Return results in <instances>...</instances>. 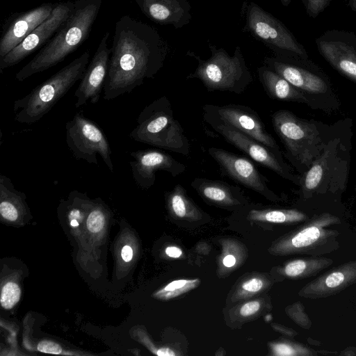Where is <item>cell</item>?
Segmentation results:
<instances>
[{
    "mask_svg": "<svg viewBox=\"0 0 356 356\" xmlns=\"http://www.w3.org/2000/svg\"><path fill=\"white\" fill-rule=\"evenodd\" d=\"M204 120L227 142L245 153L252 160L281 177L297 185L300 184V177L294 175L283 158L272 149L225 123L209 118H204Z\"/></svg>",
    "mask_w": 356,
    "mask_h": 356,
    "instance_id": "cell-12",
    "label": "cell"
},
{
    "mask_svg": "<svg viewBox=\"0 0 356 356\" xmlns=\"http://www.w3.org/2000/svg\"><path fill=\"white\" fill-rule=\"evenodd\" d=\"M202 111L203 119H213L225 123L266 145L283 158L275 140L267 131L258 113L250 107L235 104L223 106L205 104Z\"/></svg>",
    "mask_w": 356,
    "mask_h": 356,
    "instance_id": "cell-11",
    "label": "cell"
},
{
    "mask_svg": "<svg viewBox=\"0 0 356 356\" xmlns=\"http://www.w3.org/2000/svg\"><path fill=\"white\" fill-rule=\"evenodd\" d=\"M332 263V259L318 256L298 259L288 262L283 273L290 278L303 279L317 275Z\"/></svg>",
    "mask_w": 356,
    "mask_h": 356,
    "instance_id": "cell-24",
    "label": "cell"
},
{
    "mask_svg": "<svg viewBox=\"0 0 356 356\" xmlns=\"http://www.w3.org/2000/svg\"><path fill=\"white\" fill-rule=\"evenodd\" d=\"M156 354L159 356H172L175 355V353L170 349L167 348H160L157 350Z\"/></svg>",
    "mask_w": 356,
    "mask_h": 356,
    "instance_id": "cell-39",
    "label": "cell"
},
{
    "mask_svg": "<svg viewBox=\"0 0 356 356\" xmlns=\"http://www.w3.org/2000/svg\"><path fill=\"white\" fill-rule=\"evenodd\" d=\"M104 99L111 100L130 93L163 67L170 49L154 26L129 15L115 25Z\"/></svg>",
    "mask_w": 356,
    "mask_h": 356,
    "instance_id": "cell-1",
    "label": "cell"
},
{
    "mask_svg": "<svg viewBox=\"0 0 356 356\" xmlns=\"http://www.w3.org/2000/svg\"><path fill=\"white\" fill-rule=\"evenodd\" d=\"M72 1L57 3L49 17L29 33L8 54L0 58V71L13 67L46 44L60 29L70 15Z\"/></svg>",
    "mask_w": 356,
    "mask_h": 356,
    "instance_id": "cell-13",
    "label": "cell"
},
{
    "mask_svg": "<svg viewBox=\"0 0 356 356\" xmlns=\"http://www.w3.org/2000/svg\"><path fill=\"white\" fill-rule=\"evenodd\" d=\"M37 348L40 352L49 354H60L62 351L61 347L58 343L49 341L40 342Z\"/></svg>",
    "mask_w": 356,
    "mask_h": 356,
    "instance_id": "cell-32",
    "label": "cell"
},
{
    "mask_svg": "<svg viewBox=\"0 0 356 356\" xmlns=\"http://www.w3.org/2000/svg\"><path fill=\"white\" fill-rule=\"evenodd\" d=\"M263 287V282L257 277L251 278L242 284V289L249 293H256Z\"/></svg>",
    "mask_w": 356,
    "mask_h": 356,
    "instance_id": "cell-33",
    "label": "cell"
},
{
    "mask_svg": "<svg viewBox=\"0 0 356 356\" xmlns=\"http://www.w3.org/2000/svg\"><path fill=\"white\" fill-rule=\"evenodd\" d=\"M211 56L204 60L195 52L188 51L186 55L197 63V67L186 79H197L208 92L222 91L242 94L252 82L241 47H236L232 55L223 48H218L208 42Z\"/></svg>",
    "mask_w": 356,
    "mask_h": 356,
    "instance_id": "cell-4",
    "label": "cell"
},
{
    "mask_svg": "<svg viewBox=\"0 0 356 356\" xmlns=\"http://www.w3.org/2000/svg\"><path fill=\"white\" fill-rule=\"evenodd\" d=\"M165 253L168 256L170 257L178 258L181 255L182 251L177 247L169 246L166 248Z\"/></svg>",
    "mask_w": 356,
    "mask_h": 356,
    "instance_id": "cell-35",
    "label": "cell"
},
{
    "mask_svg": "<svg viewBox=\"0 0 356 356\" xmlns=\"http://www.w3.org/2000/svg\"><path fill=\"white\" fill-rule=\"evenodd\" d=\"M273 127L288 153L289 159L303 172L321 154L328 141L316 122L280 109L271 115Z\"/></svg>",
    "mask_w": 356,
    "mask_h": 356,
    "instance_id": "cell-7",
    "label": "cell"
},
{
    "mask_svg": "<svg viewBox=\"0 0 356 356\" xmlns=\"http://www.w3.org/2000/svg\"><path fill=\"white\" fill-rule=\"evenodd\" d=\"M129 136L134 140L184 156L191 144L180 122L174 117L170 100L162 96L147 105L136 120Z\"/></svg>",
    "mask_w": 356,
    "mask_h": 356,
    "instance_id": "cell-5",
    "label": "cell"
},
{
    "mask_svg": "<svg viewBox=\"0 0 356 356\" xmlns=\"http://www.w3.org/2000/svg\"><path fill=\"white\" fill-rule=\"evenodd\" d=\"M257 73L268 96L274 99L309 104L308 96L268 66L257 68Z\"/></svg>",
    "mask_w": 356,
    "mask_h": 356,
    "instance_id": "cell-22",
    "label": "cell"
},
{
    "mask_svg": "<svg viewBox=\"0 0 356 356\" xmlns=\"http://www.w3.org/2000/svg\"><path fill=\"white\" fill-rule=\"evenodd\" d=\"M208 154L218 163L222 172L234 181L271 200L279 198L269 188L267 178L248 159L213 147L208 149Z\"/></svg>",
    "mask_w": 356,
    "mask_h": 356,
    "instance_id": "cell-15",
    "label": "cell"
},
{
    "mask_svg": "<svg viewBox=\"0 0 356 356\" xmlns=\"http://www.w3.org/2000/svg\"><path fill=\"white\" fill-rule=\"evenodd\" d=\"M339 223L337 216L327 212L309 218L299 229L280 242L277 251L313 257L333 251L339 246L337 241L339 232L327 227Z\"/></svg>",
    "mask_w": 356,
    "mask_h": 356,
    "instance_id": "cell-8",
    "label": "cell"
},
{
    "mask_svg": "<svg viewBox=\"0 0 356 356\" xmlns=\"http://www.w3.org/2000/svg\"><path fill=\"white\" fill-rule=\"evenodd\" d=\"M251 219L273 223H294L307 220L309 217L297 209H257L249 211Z\"/></svg>",
    "mask_w": 356,
    "mask_h": 356,
    "instance_id": "cell-25",
    "label": "cell"
},
{
    "mask_svg": "<svg viewBox=\"0 0 356 356\" xmlns=\"http://www.w3.org/2000/svg\"><path fill=\"white\" fill-rule=\"evenodd\" d=\"M306 62L293 63L266 57L263 63L307 95L326 93L329 89L327 83L322 76L303 67L302 65Z\"/></svg>",
    "mask_w": 356,
    "mask_h": 356,
    "instance_id": "cell-21",
    "label": "cell"
},
{
    "mask_svg": "<svg viewBox=\"0 0 356 356\" xmlns=\"http://www.w3.org/2000/svg\"><path fill=\"white\" fill-rule=\"evenodd\" d=\"M319 53L333 68L356 82V35L330 30L316 39Z\"/></svg>",
    "mask_w": 356,
    "mask_h": 356,
    "instance_id": "cell-14",
    "label": "cell"
},
{
    "mask_svg": "<svg viewBox=\"0 0 356 356\" xmlns=\"http://www.w3.org/2000/svg\"><path fill=\"white\" fill-rule=\"evenodd\" d=\"M272 350L275 355L280 356H312L316 355L314 350L300 343H276L272 345Z\"/></svg>",
    "mask_w": 356,
    "mask_h": 356,
    "instance_id": "cell-27",
    "label": "cell"
},
{
    "mask_svg": "<svg viewBox=\"0 0 356 356\" xmlns=\"http://www.w3.org/2000/svg\"><path fill=\"white\" fill-rule=\"evenodd\" d=\"M109 32L102 38L96 51L88 65L81 82L74 92L76 99L75 107L77 108L89 101L97 104L104 90L106 79L111 49L108 47Z\"/></svg>",
    "mask_w": 356,
    "mask_h": 356,
    "instance_id": "cell-17",
    "label": "cell"
},
{
    "mask_svg": "<svg viewBox=\"0 0 356 356\" xmlns=\"http://www.w3.org/2000/svg\"><path fill=\"white\" fill-rule=\"evenodd\" d=\"M142 13L159 25L181 29L192 19L191 5L188 0H134Z\"/></svg>",
    "mask_w": 356,
    "mask_h": 356,
    "instance_id": "cell-20",
    "label": "cell"
},
{
    "mask_svg": "<svg viewBox=\"0 0 356 356\" xmlns=\"http://www.w3.org/2000/svg\"><path fill=\"white\" fill-rule=\"evenodd\" d=\"M199 283L198 279L175 280L158 291L156 295L165 300L173 298L195 288Z\"/></svg>",
    "mask_w": 356,
    "mask_h": 356,
    "instance_id": "cell-26",
    "label": "cell"
},
{
    "mask_svg": "<svg viewBox=\"0 0 356 356\" xmlns=\"http://www.w3.org/2000/svg\"><path fill=\"white\" fill-rule=\"evenodd\" d=\"M347 162L345 148L339 138L330 140L321 154L300 179L301 192L306 197L328 189L336 181L345 182Z\"/></svg>",
    "mask_w": 356,
    "mask_h": 356,
    "instance_id": "cell-10",
    "label": "cell"
},
{
    "mask_svg": "<svg viewBox=\"0 0 356 356\" xmlns=\"http://www.w3.org/2000/svg\"><path fill=\"white\" fill-rule=\"evenodd\" d=\"M21 290L14 282H8L2 288L1 304L4 309L12 308L19 300Z\"/></svg>",
    "mask_w": 356,
    "mask_h": 356,
    "instance_id": "cell-28",
    "label": "cell"
},
{
    "mask_svg": "<svg viewBox=\"0 0 356 356\" xmlns=\"http://www.w3.org/2000/svg\"><path fill=\"white\" fill-rule=\"evenodd\" d=\"M291 318L300 326L305 329H309L312 327V321L305 312L304 306L302 303L295 304L293 309L290 310Z\"/></svg>",
    "mask_w": 356,
    "mask_h": 356,
    "instance_id": "cell-31",
    "label": "cell"
},
{
    "mask_svg": "<svg viewBox=\"0 0 356 356\" xmlns=\"http://www.w3.org/2000/svg\"><path fill=\"white\" fill-rule=\"evenodd\" d=\"M235 264H236V259H235V257L233 255H231V254L227 255L223 259V264L226 267H228V268L232 267Z\"/></svg>",
    "mask_w": 356,
    "mask_h": 356,
    "instance_id": "cell-38",
    "label": "cell"
},
{
    "mask_svg": "<svg viewBox=\"0 0 356 356\" xmlns=\"http://www.w3.org/2000/svg\"><path fill=\"white\" fill-rule=\"evenodd\" d=\"M356 283V260L338 266L303 286L300 296L317 299L337 294Z\"/></svg>",
    "mask_w": 356,
    "mask_h": 356,
    "instance_id": "cell-19",
    "label": "cell"
},
{
    "mask_svg": "<svg viewBox=\"0 0 356 356\" xmlns=\"http://www.w3.org/2000/svg\"><path fill=\"white\" fill-rule=\"evenodd\" d=\"M57 3H44L31 10L15 13L4 22L0 38V58L17 46L51 14Z\"/></svg>",
    "mask_w": 356,
    "mask_h": 356,
    "instance_id": "cell-18",
    "label": "cell"
},
{
    "mask_svg": "<svg viewBox=\"0 0 356 356\" xmlns=\"http://www.w3.org/2000/svg\"><path fill=\"white\" fill-rule=\"evenodd\" d=\"M73 10L60 29L38 53L15 74L23 81L63 61L88 38L100 10L102 0L74 1Z\"/></svg>",
    "mask_w": 356,
    "mask_h": 356,
    "instance_id": "cell-2",
    "label": "cell"
},
{
    "mask_svg": "<svg viewBox=\"0 0 356 356\" xmlns=\"http://www.w3.org/2000/svg\"><path fill=\"white\" fill-rule=\"evenodd\" d=\"M105 223V216L101 209L92 210L88 215L86 225L90 232L97 233L100 232Z\"/></svg>",
    "mask_w": 356,
    "mask_h": 356,
    "instance_id": "cell-30",
    "label": "cell"
},
{
    "mask_svg": "<svg viewBox=\"0 0 356 356\" xmlns=\"http://www.w3.org/2000/svg\"><path fill=\"white\" fill-rule=\"evenodd\" d=\"M70 225L72 226V227H77L79 226V222L77 220H72L70 221Z\"/></svg>",
    "mask_w": 356,
    "mask_h": 356,
    "instance_id": "cell-42",
    "label": "cell"
},
{
    "mask_svg": "<svg viewBox=\"0 0 356 356\" xmlns=\"http://www.w3.org/2000/svg\"><path fill=\"white\" fill-rule=\"evenodd\" d=\"M333 0H302L307 15L316 18L330 6Z\"/></svg>",
    "mask_w": 356,
    "mask_h": 356,
    "instance_id": "cell-29",
    "label": "cell"
},
{
    "mask_svg": "<svg viewBox=\"0 0 356 356\" xmlns=\"http://www.w3.org/2000/svg\"><path fill=\"white\" fill-rule=\"evenodd\" d=\"M348 2L351 9L356 11V0H348Z\"/></svg>",
    "mask_w": 356,
    "mask_h": 356,
    "instance_id": "cell-40",
    "label": "cell"
},
{
    "mask_svg": "<svg viewBox=\"0 0 356 356\" xmlns=\"http://www.w3.org/2000/svg\"><path fill=\"white\" fill-rule=\"evenodd\" d=\"M260 302L253 300L245 303L240 309V314L243 316H251L259 311Z\"/></svg>",
    "mask_w": 356,
    "mask_h": 356,
    "instance_id": "cell-34",
    "label": "cell"
},
{
    "mask_svg": "<svg viewBox=\"0 0 356 356\" xmlns=\"http://www.w3.org/2000/svg\"><path fill=\"white\" fill-rule=\"evenodd\" d=\"M123 260L126 262L131 261L133 257V250L129 245H124L121 252Z\"/></svg>",
    "mask_w": 356,
    "mask_h": 356,
    "instance_id": "cell-37",
    "label": "cell"
},
{
    "mask_svg": "<svg viewBox=\"0 0 356 356\" xmlns=\"http://www.w3.org/2000/svg\"><path fill=\"white\" fill-rule=\"evenodd\" d=\"M89 51H84L51 77L14 102L15 120L33 124L42 118L76 81L81 80L89 64Z\"/></svg>",
    "mask_w": 356,
    "mask_h": 356,
    "instance_id": "cell-3",
    "label": "cell"
},
{
    "mask_svg": "<svg viewBox=\"0 0 356 356\" xmlns=\"http://www.w3.org/2000/svg\"><path fill=\"white\" fill-rule=\"evenodd\" d=\"M241 17L244 22L243 31L271 50L275 58L293 63L307 61V50L290 30L259 5L244 1Z\"/></svg>",
    "mask_w": 356,
    "mask_h": 356,
    "instance_id": "cell-6",
    "label": "cell"
},
{
    "mask_svg": "<svg viewBox=\"0 0 356 356\" xmlns=\"http://www.w3.org/2000/svg\"><path fill=\"white\" fill-rule=\"evenodd\" d=\"M129 162L135 183L142 188H149L156 181V172L165 171L177 177L186 171V167L174 157L160 149L131 152Z\"/></svg>",
    "mask_w": 356,
    "mask_h": 356,
    "instance_id": "cell-16",
    "label": "cell"
},
{
    "mask_svg": "<svg viewBox=\"0 0 356 356\" xmlns=\"http://www.w3.org/2000/svg\"><path fill=\"white\" fill-rule=\"evenodd\" d=\"M70 221L72 220H81L82 218V211L77 207H72L68 213Z\"/></svg>",
    "mask_w": 356,
    "mask_h": 356,
    "instance_id": "cell-36",
    "label": "cell"
},
{
    "mask_svg": "<svg viewBox=\"0 0 356 356\" xmlns=\"http://www.w3.org/2000/svg\"><path fill=\"white\" fill-rule=\"evenodd\" d=\"M65 138L68 148L76 159L98 165L97 154H99L108 168L113 172L110 145L96 123L76 113L65 124Z\"/></svg>",
    "mask_w": 356,
    "mask_h": 356,
    "instance_id": "cell-9",
    "label": "cell"
},
{
    "mask_svg": "<svg viewBox=\"0 0 356 356\" xmlns=\"http://www.w3.org/2000/svg\"><path fill=\"white\" fill-rule=\"evenodd\" d=\"M191 184V186L209 202L234 205L243 201L238 187L222 180L195 177Z\"/></svg>",
    "mask_w": 356,
    "mask_h": 356,
    "instance_id": "cell-23",
    "label": "cell"
},
{
    "mask_svg": "<svg viewBox=\"0 0 356 356\" xmlns=\"http://www.w3.org/2000/svg\"><path fill=\"white\" fill-rule=\"evenodd\" d=\"M283 6L287 7L290 5L291 0H279Z\"/></svg>",
    "mask_w": 356,
    "mask_h": 356,
    "instance_id": "cell-41",
    "label": "cell"
}]
</instances>
